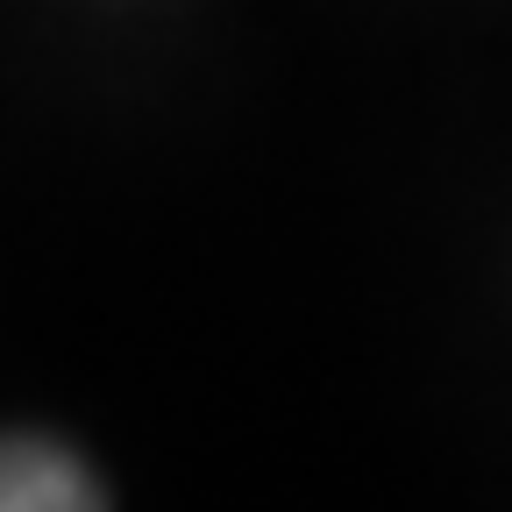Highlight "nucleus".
Here are the masks:
<instances>
[{
	"mask_svg": "<svg viewBox=\"0 0 512 512\" xmlns=\"http://www.w3.org/2000/svg\"><path fill=\"white\" fill-rule=\"evenodd\" d=\"M86 505L100 512L107 491L79 456H64L57 441L36 434L0 441V512H86Z\"/></svg>",
	"mask_w": 512,
	"mask_h": 512,
	"instance_id": "obj_1",
	"label": "nucleus"
}]
</instances>
